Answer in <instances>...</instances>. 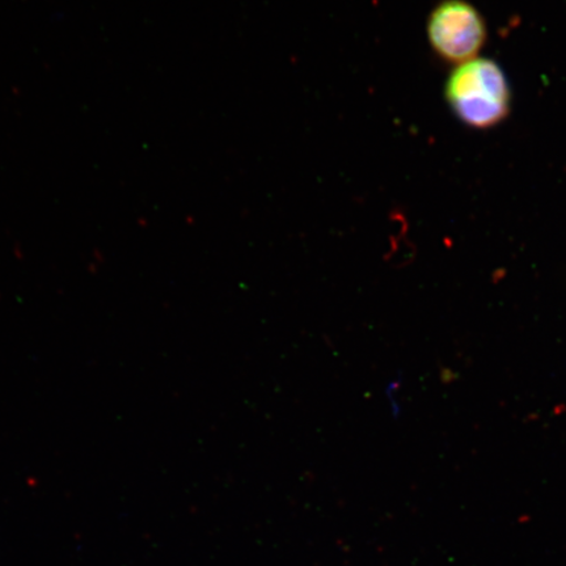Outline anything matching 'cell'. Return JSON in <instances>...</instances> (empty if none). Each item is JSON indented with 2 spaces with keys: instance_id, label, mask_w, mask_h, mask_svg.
<instances>
[{
  "instance_id": "7a4b0ae2",
  "label": "cell",
  "mask_w": 566,
  "mask_h": 566,
  "mask_svg": "<svg viewBox=\"0 0 566 566\" xmlns=\"http://www.w3.org/2000/svg\"><path fill=\"white\" fill-rule=\"evenodd\" d=\"M428 34L431 46L442 59L462 65L476 59L486 30L475 7L464 0H446L431 13Z\"/></svg>"
},
{
  "instance_id": "6da1fadb",
  "label": "cell",
  "mask_w": 566,
  "mask_h": 566,
  "mask_svg": "<svg viewBox=\"0 0 566 566\" xmlns=\"http://www.w3.org/2000/svg\"><path fill=\"white\" fill-rule=\"evenodd\" d=\"M452 111L467 125L490 127L504 119L511 91L497 63L475 59L459 65L446 86Z\"/></svg>"
}]
</instances>
